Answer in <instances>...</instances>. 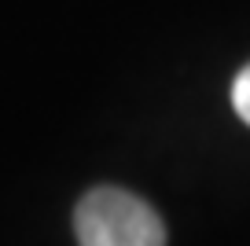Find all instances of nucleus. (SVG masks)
Returning <instances> with one entry per match:
<instances>
[{
	"label": "nucleus",
	"instance_id": "obj_2",
	"mask_svg": "<svg viewBox=\"0 0 250 246\" xmlns=\"http://www.w3.org/2000/svg\"><path fill=\"white\" fill-rule=\"evenodd\" d=\"M232 107H235V114L250 125V62L235 74V81H232Z\"/></svg>",
	"mask_w": 250,
	"mask_h": 246
},
{
	"label": "nucleus",
	"instance_id": "obj_1",
	"mask_svg": "<svg viewBox=\"0 0 250 246\" xmlns=\"http://www.w3.org/2000/svg\"><path fill=\"white\" fill-rule=\"evenodd\" d=\"M78 246H166L162 217L125 187H92L74 209Z\"/></svg>",
	"mask_w": 250,
	"mask_h": 246
}]
</instances>
